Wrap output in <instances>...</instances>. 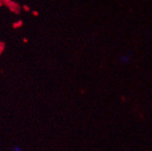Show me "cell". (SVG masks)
<instances>
[{"instance_id":"obj_2","label":"cell","mask_w":152,"mask_h":151,"mask_svg":"<svg viewBox=\"0 0 152 151\" xmlns=\"http://www.w3.org/2000/svg\"><path fill=\"white\" fill-rule=\"evenodd\" d=\"M22 25H23V20H18V21H15V23H13L12 27H13L14 29H18V28H20V27H21Z\"/></svg>"},{"instance_id":"obj_6","label":"cell","mask_w":152,"mask_h":151,"mask_svg":"<svg viewBox=\"0 0 152 151\" xmlns=\"http://www.w3.org/2000/svg\"><path fill=\"white\" fill-rule=\"evenodd\" d=\"M33 15H34V16L37 17V16H38V15H39V13L37 12H36V11H34V12H33Z\"/></svg>"},{"instance_id":"obj_8","label":"cell","mask_w":152,"mask_h":151,"mask_svg":"<svg viewBox=\"0 0 152 151\" xmlns=\"http://www.w3.org/2000/svg\"><path fill=\"white\" fill-rule=\"evenodd\" d=\"M4 1H5V2H6V3H7V2H10L11 0H4Z\"/></svg>"},{"instance_id":"obj_4","label":"cell","mask_w":152,"mask_h":151,"mask_svg":"<svg viewBox=\"0 0 152 151\" xmlns=\"http://www.w3.org/2000/svg\"><path fill=\"white\" fill-rule=\"evenodd\" d=\"M12 150L13 151H21V149H20V147H19L16 146V147H15L13 149H12Z\"/></svg>"},{"instance_id":"obj_3","label":"cell","mask_w":152,"mask_h":151,"mask_svg":"<svg viewBox=\"0 0 152 151\" xmlns=\"http://www.w3.org/2000/svg\"><path fill=\"white\" fill-rule=\"evenodd\" d=\"M4 48H5V43L0 42V55H2V52L4 51Z\"/></svg>"},{"instance_id":"obj_5","label":"cell","mask_w":152,"mask_h":151,"mask_svg":"<svg viewBox=\"0 0 152 151\" xmlns=\"http://www.w3.org/2000/svg\"><path fill=\"white\" fill-rule=\"evenodd\" d=\"M23 8L25 12H29V11H30V8H29L28 6H26V5H23Z\"/></svg>"},{"instance_id":"obj_7","label":"cell","mask_w":152,"mask_h":151,"mask_svg":"<svg viewBox=\"0 0 152 151\" xmlns=\"http://www.w3.org/2000/svg\"><path fill=\"white\" fill-rule=\"evenodd\" d=\"M23 42H24V43H27V42H28V40H27V38H23Z\"/></svg>"},{"instance_id":"obj_1","label":"cell","mask_w":152,"mask_h":151,"mask_svg":"<svg viewBox=\"0 0 152 151\" xmlns=\"http://www.w3.org/2000/svg\"><path fill=\"white\" fill-rule=\"evenodd\" d=\"M7 5H8V7L9 8L11 11L12 12L15 14H19L20 12V8L18 4H17L16 2H7Z\"/></svg>"}]
</instances>
